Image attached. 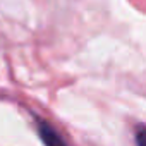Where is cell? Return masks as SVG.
I'll return each instance as SVG.
<instances>
[{
    "label": "cell",
    "mask_w": 146,
    "mask_h": 146,
    "mask_svg": "<svg viewBox=\"0 0 146 146\" xmlns=\"http://www.w3.org/2000/svg\"><path fill=\"white\" fill-rule=\"evenodd\" d=\"M38 134L45 146H67L64 143V139L60 137V134L48 122H41V120L38 122Z\"/></svg>",
    "instance_id": "1"
},
{
    "label": "cell",
    "mask_w": 146,
    "mask_h": 146,
    "mask_svg": "<svg viewBox=\"0 0 146 146\" xmlns=\"http://www.w3.org/2000/svg\"><path fill=\"white\" fill-rule=\"evenodd\" d=\"M136 144H137V146H146V125L137 127V132H136Z\"/></svg>",
    "instance_id": "2"
}]
</instances>
